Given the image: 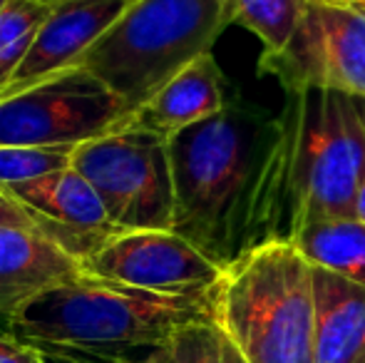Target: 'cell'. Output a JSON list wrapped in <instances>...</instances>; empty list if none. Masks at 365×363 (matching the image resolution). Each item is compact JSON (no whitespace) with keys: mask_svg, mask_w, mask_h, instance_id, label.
I'll return each mask as SVG.
<instances>
[{"mask_svg":"<svg viewBox=\"0 0 365 363\" xmlns=\"http://www.w3.org/2000/svg\"><path fill=\"white\" fill-rule=\"evenodd\" d=\"M291 117L289 242L308 224L348 219L365 175V127L351 95L286 92Z\"/></svg>","mask_w":365,"mask_h":363,"instance_id":"5","label":"cell"},{"mask_svg":"<svg viewBox=\"0 0 365 363\" xmlns=\"http://www.w3.org/2000/svg\"><path fill=\"white\" fill-rule=\"evenodd\" d=\"M77 274H82L80 262L38 229L0 224V321L5 326L30 299Z\"/></svg>","mask_w":365,"mask_h":363,"instance_id":"12","label":"cell"},{"mask_svg":"<svg viewBox=\"0 0 365 363\" xmlns=\"http://www.w3.org/2000/svg\"><path fill=\"white\" fill-rule=\"evenodd\" d=\"M82 272L159 294H197L221 281L224 269L172 229L122 232L82 262Z\"/></svg>","mask_w":365,"mask_h":363,"instance_id":"9","label":"cell"},{"mask_svg":"<svg viewBox=\"0 0 365 363\" xmlns=\"http://www.w3.org/2000/svg\"><path fill=\"white\" fill-rule=\"evenodd\" d=\"M229 100L224 73L209 53L194 60L174 80H169L147 105L130 115L127 125L149 130L169 142L179 132L224 112Z\"/></svg>","mask_w":365,"mask_h":363,"instance_id":"13","label":"cell"},{"mask_svg":"<svg viewBox=\"0 0 365 363\" xmlns=\"http://www.w3.org/2000/svg\"><path fill=\"white\" fill-rule=\"evenodd\" d=\"M0 189L28 214L43 237L77 259L80 267L120 234L107 219L100 194L75 167Z\"/></svg>","mask_w":365,"mask_h":363,"instance_id":"10","label":"cell"},{"mask_svg":"<svg viewBox=\"0 0 365 363\" xmlns=\"http://www.w3.org/2000/svg\"><path fill=\"white\" fill-rule=\"evenodd\" d=\"M110 363H179L172 356L169 346H154V349L140 351V354H132V356H122V359H115Z\"/></svg>","mask_w":365,"mask_h":363,"instance_id":"22","label":"cell"},{"mask_svg":"<svg viewBox=\"0 0 365 363\" xmlns=\"http://www.w3.org/2000/svg\"><path fill=\"white\" fill-rule=\"evenodd\" d=\"M353 3H358V5H363V8H365V0H353Z\"/></svg>","mask_w":365,"mask_h":363,"instance_id":"26","label":"cell"},{"mask_svg":"<svg viewBox=\"0 0 365 363\" xmlns=\"http://www.w3.org/2000/svg\"><path fill=\"white\" fill-rule=\"evenodd\" d=\"M40 3H48V5H55V3H60V0H40Z\"/></svg>","mask_w":365,"mask_h":363,"instance_id":"25","label":"cell"},{"mask_svg":"<svg viewBox=\"0 0 365 363\" xmlns=\"http://www.w3.org/2000/svg\"><path fill=\"white\" fill-rule=\"evenodd\" d=\"M167 346L179 363H246L239 349L226 339L214 321L177 331Z\"/></svg>","mask_w":365,"mask_h":363,"instance_id":"19","label":"cell"},{"mask_svg":"<svg viewBox=\"0 0 365 363\" xmlns=\"http://www.w3.org/2000/svg\"><path fill=\"white\" fill-rule=\"evenodd\" d=\"M353 102H356V110H358V115H361V122L365 127V100L363 97H353Z\"/></svg>","mask_w":365,"mask_h":363,"instance_id":"24","label":"cell"},{"mask_svg":"<svg viewBox=\"0 0 365 363\" xmlns=\"http://www.w3.org/2000/svg\"><path fill=\"white\" fill-rule=\"evenodd\" d=\"M353 217L361 219V222L365 224V175L361 184H358V192H356V209H353Z\"/></svg>","mask_w":365,"mask_h":363,"instance_id":"23","label":"cell"},{"mask_svg":"<svg viewBox=\"0 0 365 363\" xmlns=\"http://www.w3.org/2000/svg\"><path fill=\"white\" fill-rule=\"evenodd\" d=\"M130 107L82 65L0 97V145H82L122 127Z\"/></svg>","mask_w":365,"mask_h":363,"instance_id":"7","label":"cell"},{"mask_svg":"<svg viewBox=\"0 0 365 363\" xmlns=\"http://www.w3.org/2000/svg\"><path fill=\"white\" fill-rule=\"evenodd\" d=\"M50 10L53 5L40 0H5L0 8V90L25 60Z\"/></svg>","mask_w":365,"mask_h":363,"instance_id":"17","label":"cell"},{"mask_svg":"<svg viewBox=\"0 0 365 363\" xmlns=\"http://www.w3.org/2000/svg\"><path fill=\"white\" fill-rule=\"evenodd\" d=\"M3 5H5V0H0V8H3Z\"/></svg>","mask_w":365,"mask_h":363,"instance_id":"27","label":"cell"},{"mask_svg":"<svg viewBox=\"0 0 365 363\" xmlns=\"http://www.w3.org/2000/svg\"><path fill=\"white\" fill-rule=\"evenodd\" d=\"M291 117L231 97L224 112L169 140L174 229L221 269L289 242Z\"/></svg>","mask_w":365,"mask_h":363,"instance_id":"1","label":"cell"},{"mask_svg":"<svg viewBox=\"0 0 365 363\" xmlns=\"http://www.w3.org/2000/svg\"><path fill=\"white\" fill-rule=\"evenodd\" d=\"M135 0H60L40 25L35 43L0 97H13L30 85L68 70L125 15Z\"/></svg>","mask_w":365,"mask_h":363,"instance_id":"11","label":"cell"},{"mask_svg":"<svg viewBox=\"0 0 365 363\" xmlns=\"http://www.w3.org/2000/svg\"><path fill=\"white\" fill-rule=\"evenodd\" d=\"M293 247L313 269L365 286V224L356 217L323 219L293 234Z\"/></svg>","mask_w":365,"mask_h":363,"instance_id":"15","label":"cell"},{"mask_svg":"<svg viewBox=\"0 0 365 363\" xmlns=\"http://www.w3.org/2000/svg\"><path fill=\"white\" fill-rule=\"evenodd\" d=\"M73 167L95 187L120 234L174 229V177L164 137L125 122L77 145Z\"/></svg>","mask_w":365,"mask_h":363,"instance_id":"6","label":"cell"},{"mask_svg":"<svg viewBox=\"0 0 365 363\" xmlns=\"http://www.w3.org/2000/svg\"><path fill=\"white\" fill-rule=\"evenodd\" d=\"M214 324L246 363H316L313 269L291 242H271L224 269Z\"/></svg>","mask_w":365,"mask_h":363,"instance_id":"3","label":"cell"},{"mask_svg":"<svg viewBox=\"0 0 365 363\" xmlns=\"http://www.w3.org/2000/svg\"><path fill=\"white\" fill-rule=\"evenodd\" d=\"M259 73L284 92L333 90L365 100V8L353 0H306L289 45L261 53Z\"/></svg>","mask_w":365,"mask_h":363,"instance_id":"8","label":"cell"},{"mask_svg":"<svg viewBox=\"0 0 365 363\" xmlns=\"http://www.w3.org/2000/svg\"><path fill=\"white\" fill-rule=\"evenodd\" d=\"M214 314L217 286L159 294L82 272L30 299L8 321V331L43 354L110 363L164 346L177 331L214 321Z\"/></svg>","mask_w":365,"mask_h":363,"instance_id":"2","label":"cell"},{"mask_svg":"<svg viewBox=\"0 0 365 363\" xmlns=\"http://www.w3.org/2000/svg\"><path fill=\"white\" fill-rule=\"evenodd\" d=\"M0 363H50L38 346L0 329Z\"/></svg>","mask_w":365,"mask_h":363,"instance_id":"20","label":"cell"},{"mask_svg":"<svg viewBox=\"0 0 365 363\" xmlns=\"http://www.w3.org/2000/svg\"><path fill=\"white\" fill-rule=\"evenodd\" d=\"M0 224H10V227H33L28 214H25L3 189H0Z\"/></svg>","mask_w":365,"mask_h":363,"instance_id":"21","label":"cell"},{"mask_svg":"<svg viewBox=\"0 0 365 363\" xmlns=\"http://www.w3.org/2000/svg\"><path fill=\"white\" fill-rule=\"evenodd\" d=\"M229 25V0H135L77 65L135 115L184 68L212 53Z\"/></svg>","mask_w":365,"mask_h":363,"instance_id":"4","label":"cell"},{"mask_svg":"<svg viewBox=\"0 0 365 363\" xmlns=\"http://www.w3.org/2000/svg\"><path fill=\"white\" fill-rule=\"evenodd\" d=\"M313 304L316 363H365V286L313 269Z\"/></svg>","mask_w":365,"mask_h":363,"instance_id":"14","label":"cell"},{"mask_svg":"<svg viewBox=\"0 0 365 363\" xmlns=\"http://www.w3.org/2000/svg\"><path fill=\"white\" fill-rule=\"evenodd\" d=\"M306 10V0H229V23L256 35L264 50L274 55L289 45Z\"/></svg>","mask_w":365,"mask_h":363,"instance_id":"16","label":"cell"},{"mask_svg":"<svg viewBox=\"0 0 365 363\" xmlns=\"http://www.w3.org/2000/svg\"><path fill=\"white\" fill-rule=\"evenodd\" d=\"M75 145H0V187L48 177L73 167Z\"/></svg>","mask_w":365,"mask_h":363,"instance_id":"18","label":"cell"}]
</instances>
